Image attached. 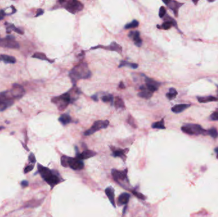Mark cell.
<instances>
[{
    "label": "cell",
    "mask_w": 218,
    "mask_h": 217,
    "mask_svg": "<svg viewBox=\"0 0 218 217\" xmlns=\"http://www.w3.org/2000/svg\"><path fill=\"white\" fill-rule=\"evenodd\" d=\"M0 39H1V38H0Z\"/></svg>",
    "instance_id": "7dc6e473"
},
{
    "label": "cell",
    "mask_w": 218,
    "mask_h": 217,
    "mask_svg": "<svg viewBox=\"0 0 218 217\" xmlns=\"http://www.w3.org/2000/svg\"><path fill=\"white\" fill-rule=\"evenodd\" d=\"M139 26V22L137 20H133L131 22L127 24L125 26V28L126 29L136 28Z\"/></svg>",
    "instance_id": "4dcf8cb0"
},
{
    "label": "cell",
    "mask_w": 218,
    "mask_h": 217,
    "mask_svg": "<svg viewBox=\"0 0 218 217\" xmlns=\"http://www.w3.org/2000/svg\"><path fill=\"white\" fill-rule=\"evenodd\" d=\"M102 101L104 103H110L111 104V105H114V98L112 94H106V95L103 96L102 97Z\"/></svg>",
    "instance_id": "f1b7e54d"
},
{
    "label": "cell",
    "mask_w": 218,
    "mask_h": 217,
    "mask_svg": "<svg viewBox=\"0 0 218 217\" xmlns=\"http://www.w3.org/2000/svg\"><path fill=\"white\" fill-rule=\"evenodd\" d=\"M9 93L13 99H19L24 95L25 90L23 87L19 84H15L13 85L12 89L9 90Z\"/></svg>",
    "instance_id": "7c38bea8"
},
{
    "label": "cell",
    "mask_w": 218,
    "mask_h": 217,
    "mask_svg": "<svg viewBox=\"0 0 218 217\" xmlns=\"http://www.w3.org/2000/svg\"><path fill=\"white\" fill-rule=\"evenodd\" d=\"M28 159H29V161L32 164H34L36 163V157L35 156V155L33 154V153H31V154H29V157H28Z\"/></svg>",
    "instance_id": "8d00e7d4"
},
{
    "label": "cell",
    "mask_w": 218,
    "mask_h": 217,
    "mask_svg": "<svg viewBox=\"0 0 218 217\" xmlns=\"http://www.w3.org/2000/svg\"><path fill=\"white\" fill-rule=\"evenodd\" d=\"M8 24V25L7 26V29H10V30L12 29V30H14V31H16V33H19V34H21V35H22L24 33L23 31H22L20 29H18L17 27H16L14 25H13V24Z\"/></svg>",
    "instance_id": "836d02e7"
},
{
    "label": "cell",
    "mask_w": 218,
    "mask_h": 217,
    "mask_svg": "<svg viewBox=\"0 0 218 217\" xmlns=\"http://www.w3.org/2000/svg\"><path fill=\"white\" fill-rule=\"evenodd\" d=\"M118 67H119V68H122V67H128V68H129L135 69L138 68V65L137 63H128V61H121Z\"/></svg>",
    "instance_id": "603a6c76"
},
{
    "label": "cell",
    "mask_w": 218,
    "mask_h": 217,
    "mask_svg": "<svg viewBox=\"0 0 218 217\" xmlns=\"http://www.w3.org/2000/svg\"><path fill=\"white\" fill-rule=\"evenodd\" d=\"M130 198V195L128 193H123L121 194L119 197H118L117 199V204L119 206H123V205H126V204L128 203V201L129 200Z\"/></svg>",
    "instance_id": "d6986e66"
},
{
    "label": "cell",
    "mask_w": 218,
    "mask_h": 217,
    "mask_svg": "<svg viewBox=\"0 0 218 217\" xmlns=\"http://www.w3.org/2000/svg\"><path fill=\"white\" fill-rule=\"evenodd\" d=\"M166 13V9L164 7H161L159 8V17L160 18H163L165 16V14Z\"/></svg>",
    "instance_id": "d590c367"
},
{
    "label": "cell",
    "mask_w": 218,
    "mask_h": 217,
    "mask_svg": "<svg viewBox=\"0 0 218 217\" xmlns=\"http://www.w3.org/2000/svg\"><path fill=\"white\" fill-rule=\"evenodd\" d=\"M51 101L57 106V108L60 111H64L69 104L74 101L69 91L61 96L53 97Z\"/></svg>",
    "instance_id": "3957f363"
},
{
    "label": "cell",
    "mask_w": 218,
    "mask_h": 217,
    "mask_svg": "<svg viewBox=\"0 0 218 217\" xmlns=\"http://www.w3.org/2000/svg\"><path fill=\"white\" fill-rule=\"evenodd\" d=\"M131 192H132L133 195H135L136 197H137L138 198L140 199L145 200V199H146V197H145V195H143L142 194L140 193V192H138L137 191H136V190H132Z\"/></svg>",
    "instance_id": "e575fe53"
},
{
    "label": "cell",
    "mask_w": 218,
    "mask_h": 217,
    "mask_svg": "<svg viewBox=\"0 0 218 217\" xmlns=\"http://www.w3.org/2000/svg\"><path fill=\"white\" fill-rule=\"evenodd\" d=\"M127 121H128V123L130 125V126L133 127V128H137V124H136L135 119L133 118V117L131 115H128V120H127Z\"/></svg>",
    "instance_id": "d6a6232c"
},
{
    "label": "cell",
    "mask_w": 218,
    "mask_h": 217,
    "mask_svg": "<svg viewBox=\"0 0 218 217\" xmlns=\"http://www.w3.org/2000/svg\"><path fill=\"white\" fill-rule=\"evenodd\" d=\"M211 120L216 121L218 120V112H215L211 114L210 117Z\"/></svg>",
    "instance_id": "f35d334b"
},
{
    "label": "cell",
    "mask_w": 218,
    "mask_h": 217,
    "mask_svg": "<svg viewBox=\"0 0 218 217\" xmlns=\"http://www.w3.org/2000/svg\"><path fill=\"white\" fill-rule=\"evenodd\" d=\"M97 48H103L107 50L114 51L116 52L118 54H121L123 52V48L119 44H117L116 41H112L111 44L108 46H104V45H97L96 47H94L91 48V50L93 49H97Z\"/></svg>",
    "instance_id": "8fae6325"
},
{
    "label": "cell",
    "mask_w": 218,
    "mask_h": 217,
    "mask_svg": "<svg viewBox=\"0 0 218 217\" xmlns=\"http://www.w3.org/2000/svg\"><path fill=\"white\" fill-rule=\"evenodd\" d=\"M20 185H21V186H22V187L23 188L27 187L29 185V183H28V181H26V180H23V181L21 182Z\"/></svg>",
    "instance_id": "ab89813d"
},
{
    "label": "cell",
    "mask_w": 218,
    "mask_h": 217,
    "mask_svg": "<svg viewBox=\"0 0 218 217\" xmlns=\"http://www.w3.org/2000/svg\"><path fill=\"white\" fill-rule=\"evenodd\" d=\"M92 73L89 69L87 63L81 62L78 65L75 66L69 73V76L71 79L73 86H76L77 82L81 79H88L91 78Z\"/></svg>",
    "instance_id": "6da1fadb"
},
{
    "label": "cell",
    "mask_w": 218,
    "mask_h": 217,
    "mask_svg": "<svg viewBox=\"0 0 218 217\" xmlns=\"http://www.w3.org/2000/svg\"><path fill=\"white\" fill-rule=\"evenodd\" d=\"M61 5L72 14H76L84 9V5L77 0H62L59 1Z\"/></svg>",
    "instance_id": "277c9868"
},
{
    "label": "cell",
    "mask_w": 218,
    "mask_h": 217,
    "mask_svg": "<svg viewBox=\"0 0 218 217\" xmlns=\"http://www.w3.org/2000/svg\"><path fill=\"white\" fill-rule=\"evenodd\" d=\"M189 106L190 105H188V104H180V105H175L174 107H172V111L175 114H179V113L185 110L186 109L188 108Z\"/></svg>",
    "instance_id": "ffe728a7"
},
{
    "label": "cell",
    "mask_w": 218,
    "mask_h": 217,
    "mask_svg": "<svg viewBox=\"0 0 218 217\" xmlns=\"http://www.w3.org/2000/svg\"><path fill=\"white\" fill-rule=\"evenodd\" d=\"M140 89L141 90V92L138 93V96L141 97V98H144L145 99H149L153 95V93L149 91L147 89L145 85H141L140 87Z\"/></svg>",
    "instance_id": "2e32d148"
},
{
    "label": "cell",
    "mask_w": 218,
    "mask_h": 217,
    "mask_svg": "<svg viewBox=\"0 0 218 217\" xmlns=\"http://www.w3.org/2000/svg\"><path fill=\"white\" fill-rule=\"evenodd\" d=\"M181 130L183 133L189 135H199V134L206 135L207 134V131L198 124H187L182 127Z\"/></svg>",
    "instance_id": "5b68a950"
},
{
    "label": "cell",
    "mask_w": 218,
    "mask_h": 217,
    "mask_svg": "<svg viewBox=\"0 0 218 217\" xmlns=\"http://www.w3.org/2000/svg\"><path fill=\"white\" fill-rule=\"evenodd\" d=\"M129 150L128 148L126 149H114L112 150V156L114 157H120L125 161L126 158V154L128 153Z\"/></svg>",
    "instance_id": "e0dca14e"
},
{
    "label": "cell",
    "mask_w": 218,
    "mask_h": 217,
    "mask_svg": "<svg viewBox=\"0 0 218 217\" xmlns=\"http://www.w3.org/2000/svg\"><path fill=\"white\" fill-rule=\"evenodd\" d=\"M197 99L199 103H205L211 101H218V98L214 96H205V97H197Z\"/></svg>",
    "instance_id": "cb8c5ba5"
},
{
    "label": "cell",
    "mask_w": 218,
    "mask_h": 217,
    "mask_svg": "<svg viewBox=\"0 0 218 217\" xmlns=\"http://www.w3.org/2000/svg\"><path fill=\"white\" fill-rule=\"evenodd\" d=\"M38 170L42 178L50 186L51 188L62 182V179L60 177L59 173L55 170H50L48 167H44L40 164H38Z\"/></svg>",
    "instance_id": "7a4b0ae2"
},
{
    "label": "cell",
    "mask_w": 218,
    "mask_h": 217,
    "mask_svg": "<svg viewBox=\"0 0 218 217\" xmlns=\"http://www.w3.org/2000/svg\"><path fill=\"white\" fill-rule=\"evenodd\" d=\"M4 127H3V126H0V131H1V130H2V129H4Z\"/></svg>",
    "instance_id": "f6af8a7d"
},
{
    "label": "cell",
    "mask_w": 218,
    "mask_h": 217,
    "mask_svg": "<svg viewBox=\"0 0 218 217\" xmlns=\"http://www.w3.org/2000/svg\"><path fill=\"white\" fill-rule=\"evenodd\" d=\"M0 60H1V58H0Z\"/></svg>",
    "instance_id": "bcb514c9"
},
{
    "label": "cell",
    "mask_w": 218,
    "mask_h": 217,
    "mask_svg": "<svg viewBox=\"0 0 218 217\" xmlns=\"http://www.w3.org/2000/svg\"><path fill=\"white\" fill-rule=\"evenodd\" d=\"M128 36L133 39L135 45L138 47H140L142 45V40L140 38V33L138 31H131L129 33Z\"/></svg>",
    "instance_id": "9a60e30c"
},
{
    "label": "cell",
    "mask_w": 218,
    "mask_h": 217,
    "mask_svg": "<svg viewBox=\"0 0 218 217\" xmlns=\"http://www.w3.org/2000/svg\"><path fill=\"white\" fill-rule=\"evenodd\" d=\"M91 98L96 102L98 101V96H97V94H94V95H93L91 97Z\"/></svg>",
    "instance_id": "b9f144b4"
},
{
    "label": "cell",
    "mask_w": 218,
    "mask_h": 217,
    "mask_svg": "<svg viewBox=\"0 0 218 217\" xmlns=\"http://www.w3.org/2000/svg\"><path fill=\"white\" fill-rule=\"evenodd\" d=\"M0 58H1V60L3 61L5 63L14 64L16 62V58L10 56H7V55H1Z\"/></svg>",
    "instance_id": "d4e9b609"
},
{
    "label": "cell",
    "mask_w": 218,
    "mask_h": 217,
    "mask_svg": "<svg viewBox=\"0 0 218 217\" xmlns=\"http://www.w3.org/2000/svg\"><path fill=\"white\" fill-rule=\"evenodd\" d=\"M32 57L33 58H36V59H40V60L47 61L49 63H54V60L48 59V58L47 57L46 55H45L44 53H42V52H36L33 55Z\"/></svg>",
    "instance_id": "484cf974"
},
{
    "label": "cell",
    "mask_w": 218,
    "mask_h": 217,
    "mask_svg": "<svg viewBox=\"0 0 218 217\" xmlns=\"http://www.w3.org/2000/svg\"><path fill=\"white\" fill-rule=\"evenodd\" d=\"M177 95V92L174 88H170L169 89V93L166 94V96L169 100H172L175 98Z\"/></svg>",
    "instance_id": "f546056e"
},
{
    "label": "cell",
    "mask_w": 218,
    "mask_h": 217,
    "mask_svg": "<svg viewBox=\"0 0 218 217\" xmlns=\"http://www.w3.org/2000/svg\"><path fill=\"white\" fill-rule=\"evenodd\" d=\"M59 121L63 126H66L67 124L71 123L72 120L71 117L68 114H64L60 116V117L59 118Z\"/></svg>",
    "instance_id": "44dd1931"
},
{
    "label": "cell",
    "mask_w": 218,
    "mask_h": 217,
    "mask_svg": "<svg viewBox=\"0 0 218 217\" xmlns=\"http://www.w3.org/2000/svg\"><path fill=\"white\" fill-rule=\"evenodd\" d=\"M163 2L167 5V7L174 12L175 16H178V9H179L181 6L183 5V3H178L176 1H163Z\"/></svg>",
    "instance_id": "5bb4252c"
},
{
    "label": "cell",
    "mask_w": 218,
    "mask_h": 217,
    "mask_svg": "<svg viewBox=\"0 0 218 217\" xmlns=\"http://www.w3.org/2000/svg\"><path fill=\"white\" fill-rule=\"evenodd\" d=\"M13 104L14 99L12 98L9 91L0 93V106H5L7 108Z\"/></svg>",
    "instance_id": "30bf717a"
},
{
    "label": "cell",
    "mask_w": 218,
    "mask_h": 217,
    "mask_svg": "<svg viewBox=\"0 0 218 217\" xmlns=\"http://www.w3.org/2000/svg\"><path fill=\"white\" fill-rule=\"evenodd\" d=\"M69 167L74 170H81L84 167L82 161L77 157H70L66 156V167Z\"/></svg>",
    "instance_id": "9c48e42d"
},
{
    "label": "cell",
    "mask_w": 218,
    "mask_h": 217,
    "mask_svg": "<svg viewBox=\"0 0 218 217\" xmlns=\"http://www.w3.org/2000/svg\"><path fill=\"white\" fill-rule=\"evenodd\" d=\"M75 148L77 152L76 157L81 161L87 159V158L93 157L96 155V152L91 150H84L81 154H79V153H78V150L76 146H75Z\"/></svg>",
    "instance_id": "4fadbf2b"
},
{
    "label": "cell",
    "mask_w": 218,
    "mask_h": 217,
    "mask_svg": "<svg viewBox=\"0 0 218 217\" xmlns=\"http://www.w3.org/2000/svg\"><path fill=\"white\" fill-rule=\"evenodd\" d=\"M145 84H148V85H150L153 87H156V88H157V89H158L159 86H160V85H161V84H160L159 82L154 80L152 78H148V77H147V76H145Z\"/></svg>",
    "instance_id": "4316f807"
},
{
    "label": "cell",
    "mask_w": 218,
    "mask_h": 217,
    "mask_svg": "<svg viewBox=\"0 0 218 217\" xmlns=\"http://www.w3.org/2000/svg\"><path fill=\"white\" fill-rule=\"evenodd\" d=\"M127 173H128V169H127L122 171L114 169H112L111 171L112 176L114 180L119 184L123 186L124 187H125L126 183H129Z\"/></svg>",
    "instance_id": "8992f818"
},
{
    "label": "cell",
    "mask_w": 218,
    "mask_h": 217,
    "mask_svg": "<svg viewBox=\"0 0 218 217\" xmlns=\"http://www.w3.org/2000/svg\"><path fill=\"white\" fill-rule=\"evenodd\" d=\"M114 105L116 107L117 110H124L125 109V105L124 103L123 100L119 97V96H117L115 97V101L114 103Z\"/></svg>",
    "instance_id": "7402d4cb"
},
{
    "label": "cell",
    "mask_w": 218,
    "mask_h": 217,
    "mask_svg": "<svg viewBox=\"0 0 218 217\" xmlns=\"http://www.w3.org/2000/svg\"><path fill=\"white\" fill-rule=\"evenodd\" d=\"M5 12L3 10H0V20H2L4 18L5 16Z\"/></svg>",
    "instance_id": "7bdbcfd3"
},
{
    "label": "cell",
    "mask_w": 218,
    "mask_h": 217,
    "mask_svg": "<svg viewBox=\"0 0 218 217\" xmlns=\"http://www.w3.org/2000/svg\"><path fill=\"white\" fill-rule=\"evenodd\" d=\"M16 38L12 35H8L5 38H1L0 39V46L3 47L9 48H19L20 45L19 43L15 41Z\"/></svg>",
    "instance_id": "ba28073f"
},
{
    "label": "cell",
    "mask_w": 218,
    "mask_h": 217,
    "mask_svg": "<svg viewBox=\"0 0 218 217\" xmlns=\"http://www.w3.org/2000/svg\"><path fill=\"white\" fill-rule=\"evenodd\" d=\"M109 121L108 120H98L94 122L93 126L91 127L90 129L85 131L84 134V136H90L91 134L95 133L96 131H99L103 129H106L109 125Z\"/></svg>",
    "instance_id": "52a82bcc"
},
{
    "label": "cell",
    "mask_w": 218,
    "mask_h": 217,
    "mask_svg": "<svg viewBox=\"0 0 218 217\" xmlns=\"http://www.w3.org/2000/svg\"><path fill=\"white\" fill-rule=\"evenodd\" d=\"M33 168H34V165H33V164L28 165V166L24 168V173H28L30 171H31L33 169Z\"/></svg>",
    "instance_id": "74e56055"
},
{
    "label": "cell",
    "mask_w": 218,
    "mask_h": 217,
    "mask_svg": "<svg viewBox=\"0 0 218 217\" xmlns=\"http://www.w3.org/2000/svg\"><path fill=\"white\" fill-rule=\"evenodd\" d=\"M44 13V10H42V9H38V10H37V13H36V17L40 16V15H42Z\"/></svg>",
    "instance_id": "60d3db41"
},
{
    "label": "cell",
    "mask_w": 218,
    "mask_h": 217,
    "mask_svg": "<svg viewBox=\"0 0 218 217\" xmlns=\"http://www.w3.org/2000/svg\"><path fill=\"white\" fill-rule=\"evenodd\" d=\"M119 88H120V89H124V88H125V85L123 84V82H120V84L119 85Z\"/></svg>",
    "instance_id": "ee69618b"
},
{
    "label": "cell",
    "mask_w": 218,
    "mask_h": 217,
    "mask_svg": "<svg viewBox=\"0 0 218 217\" xmlns=\"http://www.w3.org/2000/svg\"><path fill=\"white\" fill-rule=\"evenodd\" d=\"M114 189L112 187L109 186L107 188L105 189V194L107 195L108 199L110 201L111 204H112V206L116 207V203H115V192Z\"/></svg>",
    "instance_id": "ac0fdd59"
},
{
    "label": "cell",
    "mask_w": 218,
    "mask_h": 217,
    "mask_svg": "<svg viewBox=\"0 0 218 217\" xmlns=\"http://www.w3.org/2000/svg\"><path fill=\"white\" fill-rule=\"evenodd\" d=\"M207 134H209V135L211 137H213V138H216V137L218 136L217 131V129L215 127L211 128V129H210L209 130H208V132H207Z\"/></svg>",
    "instance_id": "1f68e13d"
},
{
    "label": "cell",
    "mask_w": 218,
    "mask_h": 217,
    "mask_svg": "<svg viewBox=\"0 0 218 217\" xmlns=\"http://www.w3.org/2000/svg\"><path fill=\"white\" fill-rule=\"evenodd\" d=\"M152 127L153 129H165L166 127L165 126V121L164 118H162L161 120L154 122L152 124Z\"/></svg>",
    "instance_id": "83f0119b"
}]
</instances>
